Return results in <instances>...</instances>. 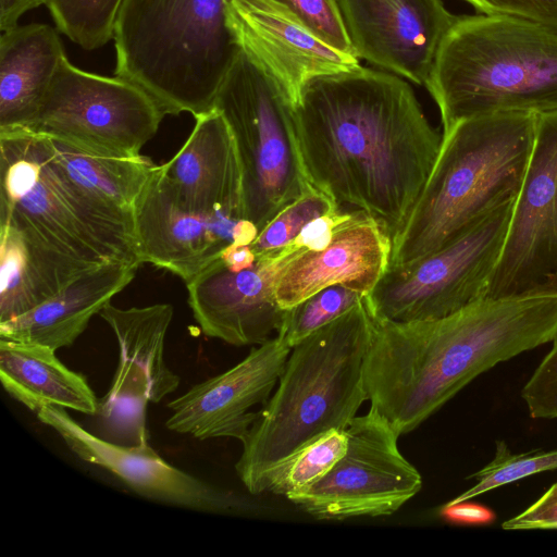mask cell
I'll return each instance as SVG.
<instances>
[{
    "label": "cell",
    "mask_w": 557,
    "mask_h": 557,
    "mask_svg": "<svg viewBox=\"0 0 557 557\" xmlns=\"http://www.w3.org/2000/svg\"><path fill=\"white\" fill-rule=\"evenodd\" d=\"M295 122L309 183L366 212L393 244L442 145L410 85L361 65L318 76L304 87Z\"/></svg>",
    "instance_id": "1"
},
{
    "label": "cell",
    "mask_w": 557,
    "mask_h": 557,
    "mask_svg": "<svg viewBox=\"0 0 557 557\" xmlns=\"http://www.w3.org/2000/svg\"><path fill=\"white\" fill-rule=\"evenodd\" d=\"M364 361L371 408L399 435L474 377L557 337V297L480 299L441 319L376 320Z\"/></svg>",
    "instance_id": "2"
},
{
    "label": "cell",
    "mask_w": 557,
    "mask_h": 557,
    "mask_svg": "<svg viewBox=\"0 0 557 557\" xmlns=\"http://www.w3.org/2000/svg\"><path fill=\"white\" fill-rule=\"evenodd\" d=\"M373 327L364 297L292 347L274 394L242 441L235 470L251 494L269 492L298 451L330 430H345L368 400Z\"/></svg>",
    "instance_id": "3"
},
{
    "label": "cell",
    "mask_w": 557,
    "mask_h": 557,
    "mask_svg": "<svg viewBox=\"0 0 557 557\" xmlns=\"http://www.w3.org/2000/svg\"><path fill=\"white\" fill-rule=\"evenodd\" d=\"M535 129V113L503 112L461 120L444 132L433 170L393 240L388 268L440 249L485 213L515 199Z\"/></svg>",
    "instance_id": "4"
},
{
    "label": "cell",
    "mask_w": 557,
    "mask_h": 557,
    "mask_svg": "<svg viewBox=\"0 0 557 557\" xmlns=\"http://www.w3.org/2000/svg\"><path fill=\"white\" fill-rule=\"evenodd\" d=\"M424 86L443 133L480 115L557 111V35L516 17L457 16Z\"/></svg>",
    "instance_id": "5"
},
{
    "label": "cell",
    "mask_w": 557,
    "mask_h": 557,
    "mask_svg": "<svg viewBox=\"0 0 557 557\" xmlns=\"http://www.w3.org/2000/svg\"><path fill=\"white\" fill-rule=\"evenodd\" d=\"M230 0H123L114 26L115 76L148 92L165 114L213 109L240 47Z\"/></svg>",
    "instance_id": "6"
},
{
    "label": "cell",
    "mask_w": 557,
    "mask_h": 557,
    "mask_svg": "<svg viewBox=\"0 0 557 557\" xmlns=\"http://www.w3.org/2000/svg\"><path fill=\"white\" fill-rule=\"evenodd\" d=\"M0 223L91 264H143L133 213L85 191L54 160L48 138L26 128L0 132Z\"/></svg>",
    "instance_id": "7"
},
{
    "label": "cell",
    "mask_w": 557,
    "mask_h": 557,
    "mask_svg": "<svg viewBox=\"0 0 557 557\" xmlns=\"http://www.w3.org/2000/svg\"><path fill=\"white\" fill-rule=\"evenodd\" d=\"M234 136L242 170L245 219L260 232L312 185L302 163L295 104L242 49L216 94Z\"/></svg>",
    "instance_id": "8"
},
{
    "label": "cell",
    "mask_w": 557,
    "mask_h": 557,
    "mask_svg": "<svg viewBox=\"0 0 557 557\" xmlns=\"http://www.w3.org/2000/svg\"><path fill=\"white\" fill-rule=\"evenodd\" d=\"M515 199L488 211L440 249L388 268L366 297L372 317L394 322L435 320L483 299Z\"/></svg>",
    "instance_id": "9"
},
{
    "label": "cell",
    "mask_w": 557,
    "mask_h": 557,
    "mask_svg": "<svg viewBox=\"0 0 557 557\" xmlns=\"http://www.w3.org/2000/svg\"><path fill=\"white\" fill-rule=\"evenodd\" d=\"M164 115L134 83L86 72L65 58L26 129L92 153L136 158Z\"/></svg>",
    "instance_id": "10"
},
{
    "label": "cell",
    "mask_w": 557,
    "mask_h": 557,
    "mask_svg": "<svg viewBox=\"0 0 557 557\" xmlns=\"http://www.w3.org/2000/svg\"><path fill=\"white\" fill-rule=\"evenodd\" d=\"M345 454L320 480L287 498L320 520L388 516L422 487L401 455L400 436L377 411L355 417L345 429Z\"/></svg>",
    "instance_id": "11"
},
{
    "label": "cell",
    "mask_w": 557,
    "mask_h": 557,
    "mask_svg": "<svg viewBox=\"0 0 557 557\" xmlns=\"http://www.w3.org/2000/svg\"><path fill=\"white\" fill-rule=\"evenodd\" d=\"M557 297V111L536 114L533 149L484 298Z\"/></svg>",
    "instance_id": "12"
},
{
    "label": "cell",
    "mask_w": 557,
    "mask_h": 557,
    "mask_svg": "<svg viewBox=\"0 0 557 557\" xmlns=\"http://www.w3.org/2000/svg\"><path fill=\"white\" fill-rule=\"evenodd\" d=\"M99 315L116 337L119 363L110 389L99 399L96 416L107 433L135 445L148 440V403H159L180 384L164 359L173 307L154 304L122 309L110 302Z\"/></svg>",
    "instance_id": "13"
},
{
    "label": "cell",
    "mask_w": 557,
    "mask_h": 557,
    "mask_svg": "<svg viewBox=\"0 0 557 557\" xmlns=\"http://www.w3.org/2000/svg\"><path fill=\"white\" fill-rule=\"evenodd\" d=\"M39 421L53 429L82 460L99 466L146 498L211 513H245L256 509L247 498L202 481L162 459L145 440L121 445L77 423L65 408L45 406Z\"/></svg>",
    "instance_id": "14"
},
{
    "label": "cell",
    "mask_w": 557,
    "mask_h": 557,
    "mask_svg": "<svg viewBox=\"0 0 557 557\" xmlns=\"http://www.w3.org/2000/svg\"><path fill=\"white\" fill-rule=\"evenodd\" d=\"M138 257L191 281L230 244L250 245L259 234L247 219L208 216L185 210L175 200L157 165L134 209Z\"/></svg>",
    "instance_id": "15"
},
{
    "label": "cell",
    "mask_w": 557,
    "mask_h": 557,
    "mask_svg": "<svg viewBox=\"0 0 557 557\" xmlns=\"http://www.w3.org/2000/svg\"><path fill=\"white\" fill-rule=\"evenodd\" d=\"M358 59L425 85L437 50L455 23L442 0H337Z\"/></svg>",
    "instance_id": "16"
},
{
    "label": "cell",
    "mask_w": 557,
    "mask_h": 557,
    "mask_svg": "<svg viewBox=\"0 0 557 557\" xmlns=\"http://www.w3.org/2000/svg\"><path fill=\"white\" fill-rule=\"evenodd\" d=\"M230 27L245 51L296 106L314 77L354 70L359 59L318 37L274 0H230Z\"/></svg>",
    "instance_id": "17"
},
{
    "label": "cell",
    "mask_w": 557,
    "mask_h": 557,
    "mask_svg": "<svg viewBox=\"0 0 557 557\" xmlns=\"http://www.w3.org/2000/svg\"><path fill=\"white\" fill-rule=\"evenodd\" d=\"M290 349L276 334L231 369L194 385L168 404L166 429L201 441L234 437L242 442L258 417L250 409L270 398Z\"/></svg>",
    "instance_id": "18"
},
{
    "label": "cell",
    "mask_w": 557,
    "mask_h": 557,
    "mask_svg": "<svg viewBox=\"0 0 557 557\" xmlns=\"http://www.w3.org/2000/svg\"><path fill=\"white\" fill-rule=\"evenodd\" d=\"M292 257L268 253L239 271L228 269L219 257L186 283L188 305L201 332L234 346L272 338L285 311L276 301L275 282Z\"/></svg>",
    "instance_id": "19"
},
{
    "label": "cell",
    "mask_w": 557,
    "mask_h": 557,
    "mask_svg": "<svg viewBox=\"0 0 557 557\" xmlns=\"http://www.w3.org/2000/svg\"><path fill=\"white\" fill-rule=\"evenodd\" d=\"M195 119L178 151L159 165L161 175L185 210L245 219L243 170L232 131L216 109Z\"/></svg>",
    "instance_id": "20"
},
{
    "label": "cell",
    "mask_w": 557,
    "mask_h": 557,
    "mask_svg": "<svg viewBox=\"0 0 557 557\" xmlns=\"http://www.w3.org/2000/svg\"><path fill=\"white\" fill-rule=\"evenodd\" d=\"M392 240L362 210L335 232L319 251H300L280 272L274 287L278 306L289 309L335 284L368 296L389 267Z\"/></svg>",
    "instance_id": "21"
},
{
    "label": "cell",
    "mask_w": 557,
    "mask_h": 557,
    "mask_svg": "<svg viewBox=\"0 0 557 557\" xmlns=\"http://www.w3.org/2000/svg\"><path fill=\"white\" fill-rule=\"evenodd\" d=\"M140 264L108 263L77 278L30 311L0 322V339L58 350L71 346L95 314L135 277Z\"/></svg>",
    "instance_id": "22"
},
{
    "label": "cell",
    "mask_w": 557,
    "mask_h": 557,
    "mask_svg": "<svg viewBox=\"0 0 557 557\" xmlns=\"http://www.w3.org/2000/svg\"><path fill=\"white\" fill-rule=\"evenodd\" d=\"M66 58L48 24L16 25L0 37V132L27 128Z\"/></svg>",
    "instance_id": "23"
},
{
    "label": "cell",
    "mask_w": 557,
    "mask_h": 557,
    "mask_svg": "<svg viewBox=\"0 0 557 557\" xmlns=\"http://www.w3.org/2000/svg\"><path fill=\"white\" fill-rule=\"evenodd\" d=\"M0 322L30 311L101 267L45 248L5 223H0Z\"/></svg>",
    "instance_id": "24"
},
{
    "label": "cell",
    "mask_w": 557,
    "mask_h": 557,
    "mask_svg": "<svg viewBox=\"0 0 557 557\" xmlns=\"http://www.w3.org/2000/svg\"><path fill=\"white\" fill-rule=\"evenodd\" d=\"M0 380L8 394L35 413L45 406L90 416L98 411L99 399L86 377L46 346L0 339Z\"/></svg>",
    "instance_id": "25"
},
{
    "label": "cell",
    "mask_w": 557,
    "mask_h": 557,
    "mask_svg": "<svg viewBox=\"0 0 557 557\" xmlns=\"http://www.w3.org/2000/svg\"><path fill=\"white\" fill-rule=\"evenodd\" d=\"M47 138L54 160L72 181L96 199L133 213L138 197L157 168L150 158L141 154L136 158L101 156Z\"/></svg>",
    "instance_id": "26"
},
{
    "label": "cell",
    "mask_w": 557,
    "mask_h": 557,
    "mask_svg": "<svg viewBox=\"0 0 557 557\" xmlns=\"http://www.w3.org/2000/svg\"><path fill=\"white\" fill-rule=\"evenodd\" d=\"M123 0H46L59 32L91 51L113 39Z\"/></svg>",
    "instance_id": "27"
},
{
    "label": "cell",
    "mask_w": 557,
    "mask_h": 557,
    "mask_svg": "<svg viewBox=\"0 0 557 557\" xmlns=\"http://www.w3.org/2000/svg\"><path fill=\"white\" fill-rule=\"evenodd\" d=\"M364 297L359 290L343 284L325 287L296 306L286 309L280 334L292 348L311 333L337 319Z\"/></svg>",
    "instance_id": "28"
},
{
    "label": "cell",
    "mask_w": 557,
    "mask_h": 557,
    "mask_svg": "<svg viewBox=\"0 0 557 557\" xmlns=\"http://www.w3.org/2000/svg\"><path fill=\"white\" fill-rule=\"evenodd\" d=\"M345 430L333 429L305 446L282 469L269 492L288 496L320 480L345 454Z\"/></svg>",
    "instance_id": "29"
},
{
    "label": "cell",
    "mask_w": 557,
    "mask_h": 557,
    "mask_svg": "<svg viewBox=\"0 0 557 557\" xmlns=\"http://www.w3.org/2000/svg\"><path fill=\"white\" fill-rule=\"evenodd\" d=\"M339 208L330 196L311 186L285 206L259 232L250 244L256 258L280 250L293 242L311 221Z\"/></svg>",
    "instance_id": "30"
},
{
    "label": "cell",
    "mask_w": 557,
    "mask_h": 557,
    "mask_svg": "<svg viewBox=\"0 0 557 557\" xmlns=\"http://www.w3.org/2000/svg\"><path fill=\"white\" fill-rule=\"evenodd\" d=\"M554 470H557V449H534L513 454L504 441H497L494 458L471 475L476 480V484L450 502L470 500L485 492L529 475Z\"/></svg>",
    "instance_id": "31"
},
{
    "label": "cell",
    "mask_w": 557,
    "mask_h": 557,
    "mask_svg": "<svg viewBox=\"0 0 557 557\" xmlns=\"http://www.w3.org/2000/svg\"><path fill=\"white\" fill-rule=\"evenodd\" d=\"M274 1L289 9L309 29L330 46L342 52L355 54L337 0Z\"/></svg>",
    "instance_id": "32"
},
{
    "label": "cell",
    "mask_w": 557,
    "mask_h": 557,
    "mask_svg": "<svg viewBox=\"0 0 557 557\" xmlns=\"http://www.w3.org/2000/svg\"><path fill=\"white\" fill-rule=\"evenodd\" d=\"M521 396L532 418H557V337L553 341L552 349L523 386Z\"/></svg>",
    "instance_id": "33"
},
{
    "label": "cell",
    "mask_w": 557,
    "mask_h": 557,
    "mask_svg": "<svg viewBox=\"0 0 557 557\" xmlns=\"http://www.w3.org/2000/svg\"><path fill=\"white\" fill-rule=\"evenodd\" d=\"M478 12L525 20L557 35V0H465Z\"/></svg>",
    "instance_id": "34"
},
{
    "label": "cell",
    "mask_w": 557,
    "mask_h": 557,
    "mask_svg": "<svg viewBox=\"0 0 557 557\" xmlns=\"http://www.w3.org/2000/svg\"><path fill=\"white\" fill-rule=\"evenodd\" d=\"M359 209L344 211L342 208L319 216L307 224L299 235L280 249L284 258H289L300 251H319L332 240L336 230L349 221Z\"/></svg>",
    "instance_id": "35"
},
{
    "label": "cell",
    "mask_w": 557,
    "mask_h": 557,
    "mask_svg": "<svg viewBox=\"0 0 557 557\" xmlns=\"http://www.w3.org/2000/svg\"><path fill=\"white\" fill-rule=\"evenodd\" d=\"M505 530L557 529V482L521 513L502 523Z\"/></svg>",
    "instance_id": "36"
},
{
    "label": "cell",
    "mask_w": 557,
    "mask_h": 557,
    "mask_svg": "<svg viewBox=\"0 0 557 557\" xmlns=\"http://www.w3.org/2000/svg\"><path fill=\"white\" fill-rule=\"evenodd\" d=\"M440 515L450 523L465 525L490 524L496 518L495 512L488 507L469 500L448 502L441 508Z\"/></svg>",
    "instance_id": "37"
},
{
    "label": "cell",
    "mask_w": 557,
    "mask_h": 557,
    "mask_svg": "<svg viewBox=\"0 0 557 557\" xmlns=\"http://www.w3.org/2000/svg\"><path fill=\"white\" fill-rule=\"evenodd\" d=\"M46 0H0V29L8 30L17 25L20 17Z\"/></svg>",
    "instance_id": "38"
},
{
    "label": "cell",
    "mask_w": 557,
    "mask_h": 557,
    "mask_svg": "<svg viewBox=\"0 0 557 557\" xmlns=\"http://www.w3.org/2000/svg\"><path fill=\"white\" fill-rule=\"evenodd\" d=\"M222 262L233 271H239L256 262V255L250 245L230 244L220 253Z\"/></svg>",
    "instance_id": "39"
}]
</instances>
